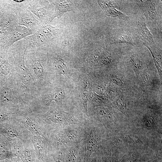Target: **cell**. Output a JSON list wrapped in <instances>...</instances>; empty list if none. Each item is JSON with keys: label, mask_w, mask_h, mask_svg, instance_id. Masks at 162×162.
Instances as JSON below:
<instances>
[{"label": "cell", "mask_w": 162, "mask_h": 162, "mask_svg": "<svg viewBox=\"0 0 162 162\" xmlns=\"http://www.w3.org/2000/svg\"><path fill=\"white\" fill-rule=\"evenodd\" d=\"M46 119L56 123H67L74 122L72 118L67 113L56 111H52L47 113L45 115Z\"/></svg>", "instance_id": "obj_11"}, {"label": "cell", "mask_w": 162, "mask_h": 162, "mask_svg": "<svg viewBox=\"0 0 162 162\" xmlns=\"http://www.w3.org/2000/svg\"><path fill=\"white\" fill-rule=\"evenodd\" d=\"M35 30L18 25L4 48L7 50L14 43L33 34Z\"/></svg>", "instance_id": "obj_4"}, {"label": "cell", "mask_w": 162, "mask_h": 162, "mask_svg": "<svg viewBox=\"0 0 162 162\" xmlns=\"http://www.w3.org/2000/svg\"><path fill=\"white\" fill-rule=\"evenodd\" d=\"M12 56L7 50L3 57L0 59V73L6 75L8 74L12 69Z\"/></svg>", "instance_id": "obj_14"}, {"label": "cell", "mask_w": 162, "mask_h": 162, "mask_svg": "<svg viewBox=\"0 0 162 162\" xmlns=\"http://www.w3.org/2000/svg\"><path fill=\"white\" fill-rule=\"evenodd\" d=\"M22 122L26 128L35 135L43 137H44L39 125L31 118L25 117Z\"/></svg>", "instance_id": "obj_15"}, {"label": "cell", "mask_w": 162, "mask_h": 162, "mask_svg": "<svg viewBox=\"0 0 162 162\" xmlns=\"http://www.w3.org/2000/svg\"><path fill=\"white\" fill-rule=\"evenodd\" d=\"M56 27L49 24L42 25L32 35L26 37L30 47L42 50L50 45L57 38Z\"/></svg>", "instance_id": "obj_1"}, {"label": "cell", "mask_w": 162, "mask_h": 162, "mask_svg": "<svg viewBox=\"0 0 162 162\" xmlns=\"http://www.w3.org/2000/svg\"><path fill=\"white\" fill-rule=\"evenodd\" d=\"M54 59L53 65L57 73L59 74L67 75L68 68L64 60L58 55H56Z\"/></svg>", "instance_id": "obj_18"}, {"label": "cell", "mask_w": 162, "mask_h": 162, "mask_svg": "<svg viewBox=\"0 0 162 162\" xmlns=\"http://www.w3.org/2000/svg\"><path fill=\"white\" fill-rule=\"evenodd\" d=\"M48 2L44 0H28L27 8L38 18L42 25L50 22V5Z\"/></svg>", "instance_id": "obj_2"}, {"label": "cell", "mask_w": 162, "mask_h": 162, "mask_svg": "<svg viewBox=\"0 0 162 162\" xmlns=\"http://www.w3.org/2000/svg\"><path fill=\"white\" fill-rule=\"evenodd\" d=\"M110 78L111 81L117 85L121 86L123 84L121 79L116 75H112L110 76Z\"/></svg>", "instance_id": "obj_27"}, {"label": "cell", "mask_w": 162, "mask_h": 162, "mask_svg": "<svg viewBox=\"0 0 162 162\" xmlns=\"http://www.w3.org/2000/svg\"><path fill=\"white\" fill-rule=\"evenodd\" d=\"M113 43H125L133 45V41L132 37L127 34H122L118 35L115 39Z\"/></svg>", "instance_id": "obj_21"}, {"label": "cell", "mask_w": 162, "mask_h": 162, "mask_svg": "<svg viewBox=\"0 0 162 162\" xmlns=\"http://www.w3.org/2000/svg\"></svg>", "instance_id": "obj_32"}, {"label": "cell", "mask_w": 162, "mask_h": 162, "mask_svg": "<svg viewBox=\"0 0 162 162\" xmlns=\"http://www.w3.org/2000/svg\"><path fill=\"white\" fill-rule=\"evenodd\" d=\"M99 141V138L97 135L92 133L90 134L87 142V149L84 158V162H89L91 155L98 148Z\"/></svg>", "instance_id": "obj_10"}, {"label": "cell", "mask_w": 162, "mask_h": 162, "mask_svg": "<svg viewBox=\"0 0 162 162\" xmlns=\"http://www.w3.org/2000/svg\"><path fill=\"white\" fill-rule=\"evenodd\" d=\"M137 4L144 11L147 19L152 22H156L157 13L154 1H137Z\"/></svg>", "instance_id": "obj_9"}, {"label": "cell", "mask_w": 162, "mask_h": 162, "mask_svg": "<svg viewBox=\"0 0 162 162\" xmlns=\"http://www.w3.org/2000/svg\"><path fill=\"white\" fill-rule=\"evenodd\" d=\"M64 90L61 88H56L51 91L48 95L43 100L45 105L49 104L52 101L59 102L62 101L65 97Z\"/></svg>", "instance_id": "obj_13"}, {"label": "cell", "mask_w": 162, "mask_h": 162, "mask_svg": "<svg viewBox=\"0 0 162 162\" xmlns=\"http://www.w3.org/2000/svg\"><path fill=\"white\" fill-rule=\"evenodd\" d=\"M42 137L33 135L31 140L34 148L37 162H45L47 160V154Z\"/></svg>", "instance_id": "obj_8"}, {"label": "cell", "mask_w": 162, "mask_h": 162, "mask_svg": "<svg viewBox=\"0 0 162 162\" xmlns=\"http://www.w3.org/2000/svg\"><path fill=\"white\" fill-rule=\"evenodd\" d=\"M137 27L143 40L150 44H154V42L153 36L147 28L145 22L143 20L139 21Z\"/></svg>", "instance_id": "obj_16"}, {"label": "cell", "mask_w": 162, "mask_h": 162, "mask_svg": "<svg viewBox=\"0 0 162 162\" xmlns=\"http://www.w3.org/2000/svg\"><path fill=\"white\" fill-rule=\"evenodd\" d=\"M77 132L75 130L64 131L57 136V143L59 145L64 143L74 142L77 140Z\"/></svg>", "instance_id": "obj_12"}, {"label": "cell", "mask_w": 162, "mask_h": 162, "mask_svg": "<svg viewBox=\"0 0 162 162\" xmlns=\"http://www.w3.org/2000/svg\"><path fill=\"white\" fill-rule=\"evenodd\" d=\"M115 105L117 109L124 114H127L126 102L122 97L119 96L116 99Z\"/></svg>", "instance_id": "obj_22"}, {"label": "cell", "mask_w": 162, "mask_h": 162, "mask_svg": "<svg viewBox=\"0 0 162 162\" xmlns=\"http://www.w3.org/2000/svg\"><path fill=\"white\" fill-rule=\"evenodd\" d=\"M54 6L55 9L50 22L55 18H60L65 12L72 10L74 8L73 2L70 1L51 0L49 1Z\"/></svg>", "instance_id": "obj_5"}, {"label": "cell", "mask_w": 162, "mask_h": 162, "mask_svg": "<svg viewBox=\"0 0 162 162\" xmlns=\"http://www.w3.org/2000/svg\"><path fill=\"white\" fill-rule=\"evenodd\" d=\"M6 50L4 48L0 47V59L3 57Z\"/></svg>", "instance_id": "obj_31"}, {"label": "cell", "mask_w": 162, "mask_h": 162, "mask_svg": "<svg viewBox=\"0 0 162 162\" xmlns=\"http://www.w3.org/2000/svg\"><path fill=\"white\" fill-rule=\"evenodd\" d=\"M0 162H13V154L9 139L0 134Z\"/></svg>", "instance_id": "obj_7"}, {"label": "cell", "mask_w": 162, "mask_h": 162, "mask_svg": "<svg viewBox=\"0 0 162 162\" xmlns=\"http://www.w3.org/2000/svg\"><path fill=\"white\" fill-rule=\"evenodd\" d=\"M91 86L89 81L86 80L84 83L82 89L81 96L82 100L85 114L88 116L87 110V103L91 94Z\"/></svg>", "instance_id": "obj_17"}, {"label": "cell", "mask_w": 162, "mask_h": 162, "mask_svg": "<svg viewBox=\"0 0 162 162\" xmlns=\"http://www.w3.org/2000/svg\"><path fill=\"white\" fill-rule=\"evenodd\" d=\"M144 126L148 129L154 128L156 124V121L154 117L149 115L145 116L143 118Z\"/></svg>", "instance_id": "obj_20"}, {"label": "cell", "mask_w": 162, "mask_h": 162, "mask_svg": "<svg viewBox=\"0 0 162 162\" xmlns=\"http://www.w3.org/2000/svg\"><path fill=\"white\" fill-rule=\"evenodd\" d=\"M149 49L152 55L154 61V63L158 71L159 75L162 76V63L161 57L158 55H156L147 46L145 45Z\"/></svg>", "instance_id": "obj_23"}, {"label": "cell", "mask_w": 162, "mask_h": 162, "mask_svg": "<svg viewBox=\"0 0 162 162\" xmlns=\"http://www.w3.org/2000/svg\"><path fill=\"white\" fill-rule=\"evenodd\" d=\"M112 142L113 144L117 147H120L122 145V141L121 138L114 137L112 138Z\"/></svg>", "instance_id": "obj_29"}, {"label": "cell", "mask_w": 162, "mask_h": 162, "mask_svg": "<svg viewBox=\"0 0 162 162\" xmlns=\"http://www.w3.org/2000/svg\"><path fill=\"white\" fill-rule=\"evenodd\" d=\"M7 4V0H0V20L6 9Z\"/></svg>", "instance_id": "obj_28"}, {"label": "cell", "mask_w": 162, "mask_h": 162, "mask_svg": "<svg viewBox=\"0 0 162 162\" xmlns=\"http://www.w3.org/2000/svg\"><path fill=\"white\" fill-rule=\"evenodd\" d=\"M98 3L107 15L123 20L128 18L119 10L118 6L113 2L101 1H99Z\"/></svg>", "instance_id": "obj_6"}, {"label": "cell", "mask_w": 162, "mask_h": 162, "mask_svg": "<svg viewBox=\"0 0 162 162\" xmlns=\"http://www.w3.org/2000/svg\"><path fill=\"white\" fill-rule=\"evenodd\" d=\"M21 79L23 84L27 86L29 83L31 79V75L29 70H28L21 72Z\"/></svg>", "instance_id": "obj_25"}, {"label": "cell", "mask_w": 162, "mask_h": 162, "mask_svg": "<svg viewBox=\"0 0 162 162\" xmlns=\"http://www.w3.org/2000/svg\"><path fill=\"white\" fill-rule=\"evenodd\" d=\"M18 25L36 30L42 24L27 8L20 9L17 13Z\"/></svg>", "instance_id": "obj_3"}, {"label": "cell", "mask_w": 162, "mask_h": 162, "mask_svg": "<svg viewBox=\"0 0 162 162\" xmlns=\"http://www.w3.org/2000/svg\"><path fill=\"white\" fill-rule=\"evenodd\" d=\"M64 160L65 162H81L80 157L74 150L69 152Z\"/></svg>", "instance_id": "obj_24"}, {"label": "cell", "mask_w": 162, "mask_h": 162, "mask_svg": "<svg viewBox=\"0 0 162 162\" xmlns=\"http://www.w3.org/2000/svg\"><path fill=\"white\" fill-rule=\"evenodd\" d=\"M125 137L126 139L128 141L132 143H138L140 142L139 138L135 135H127Z\"/></svg>", "instance_id": "obj_26"}, {"label": "cell", "mask_w": 162, "mask_h": 162, "mask_svg": "<svg viewBox=\"0 0 162 162\" xmlns=\"http://www.w3.org/2000/svg\"><path fill=\"white\" fill-rule=\"evenodd\" d=\"M51 162H65V160L62 153H59L53 158Z\"/></svg>", "instance_id": "obj_30"}, {"label": "cell", "mask_w": 162, "mask_h": 162, "mask_svg": "<svg viewBox=\"0 0 162 162\" xmlns=\"http://www.w3.org/2000/svg\"><path fill=\"white\" fill-rule=\"evenodd\" d=\"M131 66L137 77L144 68V64L142 61L137 56L131 54L130 56Z\"/></svg>", "instance_id": "obj_19"}]
</instances>
